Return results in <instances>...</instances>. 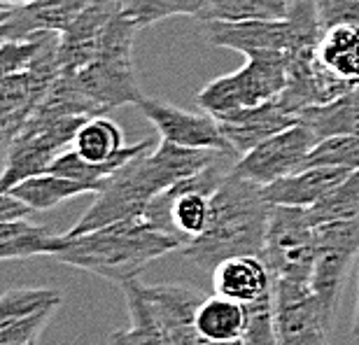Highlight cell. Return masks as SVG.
I'll list each match as a JSON object with an SVG mask.
<instances>
[{
  "label": "cell",
  "mask_w": 359,
  "mask_h": 345,
  "mask_svg": "<svg viewBox=\"0 0 359 345\" xmlns=\"http://www.w3.org/2000/svg\"><path fill=\"white\" fill-rule=\"evenodd\" d=\"M212 0H124V14L138 28H147L170 17L205 21Z\"/></svg>",
  "instance_id": "obj_24"
},
{
  "label": "cell",
  "mask_w": 359,
  "mask_h": 345,
  "mask_svg": "<svg viewBox=\"0 0 359 345\" xmlns=\"http://www.w3.org/2000/svg\"><path fill=\"white\" fill-rule=\"evenodd\" d=\"M87 119L89 117L82 114L54 119L31 114L26 126L7 142L5 166L0 172V191H10L24 180L47 172L56 156L73 147L75 135Z\"/></svg>",
  "instance_id": "obj_5"
},
{
  "label": "cell",
  "mask_w": 359,
  "mask_h": 345,
  "mask_svg": "<svg viewBox=\"0 0 359 345\" xmlns=\"http://www.w3.org/2000/svg\"><path fill=\"white\" fill-rule=\"evenodd\" d=\"M315 142H318V138H315L311 128L304 121H297L294 126L259 142L248 154L238 156L231 170L236 175L266 187L276 180H283L304 168Z\"/></svg>",
  "instance_id": "obj_10"
},
{
  "label": "cell",
  "mask_w": 359,
  "mask_h": 345,
  "mask_svg": "<svg viewBox=\"0 0 359 345\" xmlns=\"http://www.w3.org/2000/svg\"><path fill=\"white\" fill-rule=\"evenodd\" d=\"M19 5H26V0H0L3 10H14V7H19Z\"/></svg>",
  "instance_id": "obj_36"
},
{
  "label": "cell",
  "mask_w": 359,
  "mask_h": 345,
  "mask_svg": "<svg viewBox=\"0 0 359 345\" xmlns=\"http://www.w3.org/2000/svg\"><path fill=\"white\" fill-rule=\"evenodd\" d=\"M271 208L262 184L229 170L210 196V217L205 229L187 243L182 255L194 266L210 273L224 259L238 255L264 259Z\"/></svg>",
  "instance_id": "obj_1"
},
{
  "label": "cell",
  "mask_w": 359,
  "mask_h": 345,
  "mask_svg": "<svg viewBox=\"0 0 359 345\" xmlns=\"http://www.w3.org/2000/svg\"><path fill=\"white\" fill-rule=\"evenodd\" d=\"M315 255H318V222L311 208L273 205L264 262L269 264L273 280L311 283Z\"/></svg>",
  "instance_id": "obj_6"
},
{
  "label": "cell",
  "mask_w": 359,
  "mask_h": 345,
  "mask_svg": "<svg viewBox=\"0 0 359 345\" xmlns=\"http://www.w3.org/2000/svg\"><path fill=\"white\" fill-rule=\"evenodd\" d=\"M248 327L241 345H278L276 336V308H273V290L264 297L245 304Z\"/></svg>",
  "instance_id": "obj_30"
},
{
  "label": "cell",
  "mask_w": 359,
  "mask_h": 345,
  "mask_svg": "<svg viewBox=\"0 0 359 345\" xmlns=\"http://www.w3.org/2000/svg\"><path fill=\"white\" fill-rule=\"evenodd\" d=\"M66 245V238L56 236L42 224H31L26 219L0 222V262L7 259L54 257Z\"/></svg>",
  "instance_id": "obj_18"
},
{
  "label": "cell",
  "mask_w": 359,
  "mask_h": 345,
  "mask_svg": "<svg viewBox=\"0 0 359 345\" xmlns=\"http://www.w3.org/2000/svg\"><path fill=\"white\" fill-rule=\"evenodd\" d=\"M54 31H42L35 33L26 40H3L0 42V80L24 70L33 68V63L38 61L42 49L49 42Z\"/></svg>",
  "instance_id": "obj_28"
},
{
  "label": "cell",
  "mask_w": 359,
  "mask_h": 345,
  "mask_svg": "<svg viewBox=\"0 0 359 345\" xmlns=\"http://www.w3.org/2000/svg\"><path fill=\"white\" fill-rule=\"evenodd\" d=\"M59 73V33H54L33 68L0 80V138L10 142L26 126Z\"/></svg>",
  "instance_id": "obj_8"
},
{
  "label": "cell",
  "mask_w": 359,
  "mask_h": 345,
  "mask_svg": "<svg viewBox=\"0 0 359 345\" xmlns=\"http://www.w3.org/2000/svg\"><path fill=\"white\" fill-rule=\"evenodd\" d=\"M212 287L215 294L236 299L241 304H250L273 290V276L269 264L262 257L238 255L215 266Z\"/></svg>",
  "instance_id": "obj_17"
},
{
  "label": "cell",
  "mask_w": 359,
  "mask_h": 345,
  "mask_svg": "<svg viewBox=\"0 0 359 345\" xmlns=\"http://www.w3.org/2000/svg\"><path fill=\"white\" fill-rule=\"evenodd\" d=\"M299 121H304L318 140L339 133H359V84L332 103L308 107Z\"/></svg>",
  "instance_id": "obj_21"
},
{
  "label": "cell",
  "mask_w": 359,
  "mask_h": 345,
  "mask_svg": "<svg viewBox=\"0 0 359 345\" xmlns=\"http://www.w3.org/2000/svg\"><path fill=\"white\" fill-rule=\"evenodd\" d=\"M63 238H66V245L52 259L89 271L119 287L138 280L140 273L154 259L166 257L173 250H182L187 245L182 236L152 224L145 215L135 219L114 222V224L80 236L63 234Z\"/></svg>",
  "instance_id": "obj_2"
},
{
  "label": "cell",
  "mask_w": 359,
  "mask_h": 345,
  "mask_svg": "<svg viewBox=\"0 0 359 345\" xmlns=\"http://www.w3.org/2000/svg\"><path fill=\"white\" fill-rule=\"evenodd\" d=\"M350 336L359 343V273H357V306L353 315V327H350Z\"/></svg>",
  "instance_id": "obj_34"
},
{
  "label": "cell",
  "mask_w": 359,
  "mask_h": 345,
  "mask_svg": "<svg viewBox=\"0 0 359 345\" xmlns=\"http://www.w3.org/2000/svg\"><path fill=\"white\" fill-rule=\"evenodd\" d=\"M292 0H212L205 21H280Z\"/></svg>",
  "instance_id": "obj_25"
},
{
  "label": "cell",
  "mask_w": 359,
  "mask_h": 345,
  "mask_svg": "<svg viewBox=\"0 0 359 345\" xmlns=\"http://www.w3.org/2000/svg\"><path fill=\"white\" fill-rule=\"evenodd\" d=\"M357 135H359V133H357Z\"/></svg>",
  "instance_id": "obj_39"
},
{
  "label": "cell",
  "mask_w": 359,
  "mask_h": 345,
  "mask_svg": "<svg viewBox=\"0 0 359 345\" xmlns=\"http://www.w3.org/2000/svg\"><path fill=\"white\" fill-rule=\"evenodd\" d=\"M353 170L329 168V166H308L283 180H276L264 187V196L271 205H294L313 208L325 201Z\"/></svg>",
  "instance_id": "obj_15"
},
{
  "label": "cell",
  "mask_w": 359,
  "mask_h": 345,
  "mask_svg": "<svg viewBox=\"0 0 359 345\" xmlns=\"http://www.w3.org/2000/svg\"><path fill=\"white\" fill-rule=\"evenodd\" d=\"M138 31L140 28L126 17L121 7V12L107 26L96 56L77 73L68 75L103 114L121 105H138L142 100L133 63V38Z\"/></svg>",
  "instance_id": "obj_3"
},
{
  "label": "cell",
  "mask_w": 359,
  "mask_h": 345,
  "mask_svg": "<svg viewBox=\"0 0 359 345\" xmlns=\"http://www.w3.org/2000/svg\"><path fill=\"white\" fill-rule=\"evenodd\" d=\"M33 345H38V343H33Z\"/></svg>",
  "instance_id": "obj_38"
},
{
  "label": "cell",
  "mask_w": 359,
  "mask_h": 345,
  "mask_svg": "<svg viewBox=\"0 0 359 345\" xmlns=\"http://www.w3.org/2000/svg\"><path fill=\"white\" fill-rule=\"evenodd\" d=\"M124 7V0H91L66 31L59 33V68L73 75L96 56L112 19Z\"/></svg>",
  "instance_id": "obj_12"
},
{
  "label": "cell",
  "mask_w": 359,
  "mask_h": 345,
  "mask_svg": "<svg viewBox=\"0 0 359 345\" xmlns=\"http://www.w3.org/2000/svg\"><path fill=\"white\" fill-rule=\"evenodd\" d=\"M54 315V308L49 311H40L28 318L7 322L0 325V345H33L38 343V336L45 332V327L49 325Z\"/></svg>",
  "instance_id": "obj_31"
},
{
  "label": "cell",
  "mask_w": 359,
  "mask_h": 345,
  "mask_svg": "<svg viewBox=\"0 0 359 345\" xmlns=\"http://www.w3.org/2000/svg\"><path fill=\"white\" fill-rule=\"evenodd\" d=\"M152 147V140L126 145L124 131L112 119L103 117V114L89 117L84 121L73 140V149L89 163H128Z\"/></svg>",
  "instance_id": "obj_16"
},
{
  "label": "cell",
  "mask_w": 359,
  "mask_h": 345,
  "mask_svg": "<svg viewBox=\"0 0 359 345\" xmlns=\"http://www.w3.org/2000/svg\"><path fill=\"white\" fill-rule=\"evenodd\" d=\"M61 292L49 287H14L0 294V325L61 306Z\"/></svg>",
  "instance_id": "obj_26"
},
{
  "label": "cell",
  "mask_w": 359,
  "mask_h": 345,
  "mask_svg": "<svg viewBox=\"0 0 359 345\" xmlns=\"http://www.w3.org/2000/svg\"><path fill=\"white\" fill-rule=\"evenodd\" d=\"M359 257V217L318 222V255H315L311 290L320 299L327 318L334 322L348 273Z\"/></svg>",
  "instance_id": "obj_7"
},
{
  "label": "cell",
  "mask_w": 359,
  "mask_h": 345,
  "mask_svg": "<svg viewBox=\"0 0 359 345\" xmlns=\"http://www.w3.org/2000/svg\"><path fill=\"white\" fill-rule=\"evenodd\" d=\"M322 33L336 24L359 26V0H318Z\"/></svg>",
  "instance_id": "obj_32"
},
{
  "label": "cell",
  "mask_w": 359,
  "mask_h": 345,
  "mask_svg": "<svg viewBox=\"0 0 359 345\" xmlns=\"http://www.w3.org/2000/svg\"><path fill=\"white\" fill-rule=\"evenodd\" d=\"M10 12H12V10H3V7H0V24H3V21H5L7 17H10Z\"/></svg>",
  "instance_id": "obj_37"
},
{
  "label": "cell",
  "mask_w": 359,
  "mask_h": 345,
  "mask_svg": "<svg viewBox=\"0 0 359 345\" xmlns=\"http://www.w3.org/2000/svg\"><path fill=\"white\" fill-rule=\"evenodd\" d=\"M14 196L24 201L26 205H31L33 210H52L59 203L68 198L82 196V194H96V189L77 180L54 175V172H40L19 182L10 189Z\"/></svg>",
  "instance_id": "obj_22"
},
{
  "label": "cell",
  "mask_w": 359,
  "mask_h": 345,
  "mask_svg": "<svg viewBox=\"0 0 359 345\" xmlns=\"http://www.w3.org/2000/svg\"><path fill=\"white\" fill-rule=\"evenodd\" d=\"M248 327L245 304L222 294L205 297L196 311V329L208 341L215 343H241Z\"/></svg>",
  "instance_id": "obj_19"
},
{
  "label": "cell",
  "mask_w": 359,
  "mask_h": 345,
  "mask_svg": "<svg viewBox=\"0 0 359 345\" xmlns=\"http://www.w3.org/2000/svg\"><path fill=\"white\" fill-rule=\"evenodd\" d=\"M138 110L142 112V117L152 121L161 140L175 142L182 147L219 149V152L233 154L231 145L226 142L219 128V121L210 112H189L184 107L166 103V100L147 96H142Z\"/></svg>",
  "instance_id": "obj_11"
},
{
  "label": "cell",
  "mask_w": 359,
  "mask_h": 345,
  "mask_svg": "<svg viewBox=\"0 0 359 345\" xmlns=\"http://www.w3.org/2000/svg\"><path fill=\"white\" fill-rule=\"evenodd\" d=\"M245 66L236 73L215 77L198 91L196 103L212 117L241 107L276 100L290 82V52H257L245 56Z\"/></svg>",
  "instance_id": "obj_4"
},
{
  "label": "cell",
  "mask_w": 359,
  "mask_h": 345,
  "mask_svg": "<svg viewBox=\"0 0 359 345\" xmlns=\"http://www.w3.org/2000/svg\"><path fill=\"white\" fill-rule=\"evenodd\" d=\"M128 306V318H131V327L114 332L110 336V345H170L168 339L163 336L161 327L156 325L149 308L142 299L138 290V280L121 285Z\"/></svg>",
  "instance_id": "obj_23"
},
{
  "label": "cell",
  "mask_w": 359,
  "mask_h": 345,
  "mask_svg": "<svg viewBox=\"0 0 359 345\" xmlns=\"http://www.w3.org/2000/svg\"><path fill=\"white\" fill-rule=\"evenodd\" d=\"M31 210L33 208L14 196L12 191H0V222L26 219L28 215H31Z\"/></svg>",
  "instance_id": "obj_33"
},
{
  "label": "cell",
  "mask_w": 359,
  "mask_h": 345,
  "mask_svg": "<svg viewBox=\"0 0 359 345\" xmlns=\"http://www.w3.org/2000/svg\"><path fill=\"white\" fill-rule=\"evenodd\" d=\"M219 121V128L224 133L226 142L231 145L236 156L248 154L250 149L257 147L271 135H276L285 128L297 124V117L283 105V100H269V103L241 107L215 117Z\"/></svg>",
  "instance_id": "obj_14"
},
{
  "label": "cell",
  "mask_w": 359,
  "mask_h": 345,
  "mask_svg": "<svg viewBox=\"0 0 359 345\" xmlns=\"http://www.w3.org/2000/svg\"><path fill=\"white\" fill-rule=\"evenodd\" d=\"M329 166L343 170H359V135L357 133H339L327 135L315 142L306 159V166Z\"/></svg>",
  "instance_id": "obj_27"
},
{
  "label": "cell",
  "mask_w": 359,
  "mask_h": 345,
  "mask_svg": "<svg viewBox=\"0 0 359 345\" xmlns=\"http://www.w3.org/2000/svg\"><path fill=\"white\" fill-rule=\"evenodd\" d=\"M318 59L329 73L350 84H359V26L336 24L322 33Z\"/></svg>",
  "instance_id": "obj_20"
},
{
  "label": "cell",
  "mask_w": 359,
  "mask_h": 345,
  "mask_svg": "<svg viewBox=\"0 0 359 345\" xmlns=\"http://www.w3.org/2000/svg\"><path fill=\"white\" fill-rule=\"evenodd\" d=\"M26 3L33 7H59L63 3H68V0H26Z\"/></svg>",
  "instance_id": "obj_35"
},
{
  "label": "cell",
  "mask_w": 359,
  "mask_h": 345,
  "mask_svg": "<svg viewBox=\"0 0 359 345\" xmlns=\"http://www.w3.org/2000/svg\"><path fill=\"white\" fill-rule=\"evenodd\" d=\"M208 40L215 47L241 52H294L297 35L287 19L280 21H203Z\"/></svg>",
  "instance_id": "obj_13"
},
{
  "label": "cell",
  "mask_w": 359,
  "mask_h": 345,
  "mask_svg": "<svg viewBox=\"0 0 359 345\" xmlns=\"http://www.w3.org/2000/svg\"><path fill=\"white\" fill-rule=\"evenodd\" d=\"M278 345H332L334 322L308 283L273 280Z\"/></svg>",
  "instance_id": "obj_9"
},
{
  "label": "cell",
  "mask_w": 359,
  "mask_h": 345,
  "mask_svg": "<svg viewBox=\"0 0 359 345\" xmlns=\"http://www.w3.org/2000/svg\"><path fill=\"white\" fill-rule=\"evenodd\" d=\"M315 222L359 217V170H353L325 201L311 208Z\"/></svg>",
  "instance_id": "obj_29"
}]
</instances>
